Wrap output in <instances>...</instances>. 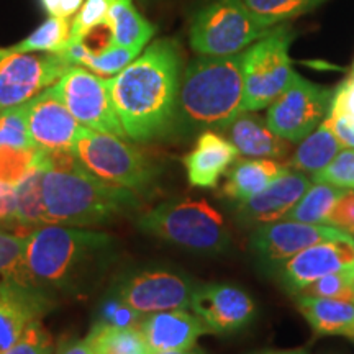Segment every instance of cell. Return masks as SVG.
<instances>
[{
	"instance_id": "obj_26",
	"label": "cell",
	"mask_w": 354,
	"mask_h": 354,
	"mask_svg": "<svg viewBox=\"0 0 354 354\" xmlns=\"http://www.w3.org/2000/svg\"><path fill=\"white\" fill-rule=\"evenodd\" d=\"M344 146L336 138L328 122H323L308 136L300 141L294 156L290 158V167L315 177L333 161Z\"/></svg>"
},
{
	"instance_id": "obj_37",
	"label": "cell",
	"mask_w": 354,
	"mask_h": 354,
	"mask_svg": "<svg viewBox=\"0 0 354 354\" xmlns=\"http://www.w3.org/2000/svg\"><path fill=\"white\" fill-rule=\"evenodd\" d=\"M35 149L0 148V180L15 185L33 166Z\"/></svg>"
},
{
	"instance_id": "obj_30",
	"label": "cell",
	"mask_w": 354,
	"mask_h": 354,
	"mask_svg": "<svg viewBox=\"0 0 354 354\" xmlns=\"http://www.w3.org/2000/svg\"><path fill=\"white\" fill-rule=\"evenodd\" d=\"M71 39V21L61 17H50L32 35L13 44L12 50L20 53H56L64 51Z\"/></svg>"
},
{
	"instance_id": "obj_31",
	"label": "cell",
	"mask_w": 354,
	"mask_h": 354,
	"mask_svg": "<svg viewBox=\"0 0 354 354\" xmlns=\"http://www.w3.org/2000/svg\"><path fill=\"white\" fill-rule=\"evenodd\" d=\"M323 2L326 0H245L248 8L271 28L313 10Z\"/></svg>"
},
{
	"instance_id": "obj_17",
	"label": "cell",
	"mask_w": 354,
	"mask_h": 354,
	"mask_svg": "<svg viewBox=\"0 0 354 354\" xmlns=\"http://www.w3.org/2000/svg\"><path fill=\"white\" fill-rule=\"evenodd\" d=\"M136 328L148 354L196 348L198 338L209 333L201 318L185 308L149 313L141 318Z\"/></svg>"
},
{
	"instance_id": "obj_35",
	"label": "cell",
	"mask_w": 354,
	"mask_h": 354,
	"mask_svg": "<svg viewBox=\"0 0 354 354\" xmlns=\"http://www.w3.org/2000/svg\"><path fill=\"white\" fill-rule=\"evenodd\" d=\"M312 179L313 183H326L336 187L354 190V149L343 148L333 161Z\"/></svg>"
},
{
	"instance_id": "obj_25",
	"label": "cell",
	"mask_w": 354,
	"mask_h": 354,
	"mask_svg": "<svg viewBox=\"0 0 354 354\" xmlns=\"http://www.w3.org/2000/svg\"><path fill=\"white\" fill-rule=\"evenodd\" d=\"M105 26L110 35V44L138 51H143L156 32L154 25L138 12L133 0H115Z\"/></svg>"
},
{
	"instance_id": "obj_7",
	"label": "cell",
	"mask_w": 354,
	"mask_h": 354,
	"mask_svg": "<svg viewBox=\"0 0 354 354\" xmlns=\"http://www.w3.org/2000/svg\"><path fill=\"white\" fill-rule=\"evenodd\" d=\"M271 30L245 0H210L194 15L189 39L198 56H230L248 50Z\"/></svg>"
},
{
	"instance_id": "obj_46",
	"label": "cell",
	"mask_w": 354,
	"mask_h": 354,
	"mask_svg": "<svg viewBox=\"0 0 354 354\" xmlns=\"http://www.w3.org/2000/svg\"><path fill=\"white\" fill-rule=\"evenodd\" d=\"M349 339H351V342H354V333L351 335V338H349Z\"/></svg>"
},
{
	"instance_id": "obj_13",
	"label": "cell",
	"mask_w": 354,
	"mask_h": 354,
	"mask_svg": "<svg viewBox=\"0 0 354 354\" xmlns=\"http://www.w3.org/2000/svg\"><path fill=\"white\" fill-rule=\"evenodd\" d=\"M330 240L354 241V238L330 225L277 220L256 228L250 238V246L264 261L279 264L317 243Z\"/></svg>"
},
{
	"instance_id": "obj_45",
	"label": "cell",
	"mask_w": 354,
	"mask_h": 354,
	"mask_svg": "<svg viewBox=\"0 0 354 354\" xmlns=\"http://www.w3.org/2000/svg\"><path fill=\"white\" fill-rule=\"evenodd\" d=\"M159 354H205V353L198 348H190V349H183V351H166Z\"/></svg>"
},
{
	"instance_id": "obj_9",
	"label": "cell",
	"mask_w": 354,
	"mask_h": 354,
	"mask_svg": "<svg viewBox=\"0 0 354 354\" xmlns=\"http://www.w3.org/2000/svg\"><path fill=\"white\" fill-rule=\"evenodd\" d=\"M335 88L320 86L294 71L284 91L271 102L266 115L269 128L290 143H300L328 118Z\"/></svg>"
},
{
	"instance_id": "obj_27",
	"label": "cell",
	"mask_w": 354,
	"mask_h": 354,
	"mask_svg": "<svg viewBox=\"0 0 354 354\" xmlns=\"http://www.w3.org/2000/svg\"><path fill=\"white\" fill-rule=\"evenodd\" d=\"M346 192V189L336 187V185L315 183L313 185H310L302 198L287 212L282 220L326 225V218H328L336 201Z\"/></svg>"
},
{
	"instance_id": "obj_34",
	"label": "cell",
	"mask_w": 354,
	"mask_h": 354,
	"mask_svg": "<svg viewBox=\"0 0 354 354\" xmlns=\"http://www.w3.org/2000/svg\"><path fill=\"white\" fill-rule=\"evenodd\" d=\"M115 0H86L79 8L77 17L71 24L69 43H81L97 26L107 24V17Z\"/></svg>"
},
{
	"instance_id": "obj_49",
	"label": "cell",
	"mask_w": 354,
	"mask_h": 354,
	"mask_svg": "<svg viewBox=\"0 0 354 354\" xmlns=\"http://www.w3.org/2000/svg\"><path fill=\"white\" fill-rule=\"evenodd\" d=\"M353 238H354V236H353Z\"/></svg>"
},
{
	"instance_id": "obj_15",
	"label": "cell",
	"mask_w": 354,
	"mask_h": 354,
	"mask_svg": "<svg viewBox=\"0 0 354 354\" xmlns=\"http://www.w3.org/2000/svg\"><path fill=\"white\" fill-rule=\"evenodd\" d=\"M26 122L35 148L50 153L71 151L81 123L73 117L57 95L55 84L25 102Z\"/></svg>"
},
{
	"instance_id": "obj_5",
	"label": "cell",
	"mask_w": 354,
	"mask_h": 354,
	"mask_svg": "<svg viewBox=\"0 0 354 354\" xmlns=\"http://www.w3.org/2000/svg\"><path fill=\"white\" fill-rule=\"evenodd\" d=\"M136 223L141 232L201 254H218L232 240L223 216L205 201L162 202Z\"/></svg>"
},
{
	"instance_id": "obj_40",
	"label": "cell",
	"mask_w": 354,
	"mask_h": 354,
	"mask_svg": "<svg viewBox=\"0 0 354 354\" xmlns=\"http://www.w3.org/2000/svg\"><path fill=\"white\" fill-rule=\"evenodd\" d=\"M15 214H17L15 185L0 180V228L10 230L13 233L28 236V234L21 232L20 225L17 223Z\"/></svg>"
},
{
	"instance_id": "obj_20",
	"label": "cell",
	"mask_w": 354,
	"mask_h": 354,
	"mask_svg": "<svg viewBox=\"0 0 354 354\" xmlns=\"http://www.w3.org/2000/svg\"><path fill=\"white\" fill-rule=\"evenodd\" d=\"M238 154L230 140L216 131L201 133L192 151L183 159L189 184L201 189H215L220 177L236 162Z\"/></svg>"
},
{
	"instance_id": "obj_24",
	"label": "cell",
	"mask_w": 354,
	"mask_h": 354,
	"mask_svg": "<svg viewBox=\"0 0 354 354\" xmlns=\"http://www.w3.org/2000/svg\"><path fill=\"white\" fill-rule=\"evenodd\" d=\"M48 165V151L38 149L35 151L33 166L26 171V174L15 184L17 197V223L21 230H28L30 233L35 228L46 225L41 197L43 172Z\"/></svg>"
},
{
	"instance_id": "obj_23",
	"label": "cell",
	"mask_w": 354,
	"mask_h": 354,
	"mask_svg": "<svg viewBox=\"0 0 354 354\" xmlns=\"http://www.w3.org/2000/svg\"><path fill=\"white\" fill-rule=\"evenodd\" d=\"M295 305L317 335L344 336L349 339L354 333V304L295 295Z\"/></svg>"
},
{
	"instance_id": "obj_18",
	"label": "cell",
	"mask_w": 354,
	"mask_h": 354,
	"mask_svg": "<svg viewBox=\"0 0 354 354\" xmlns=\"http://www.w3.org/2000/svg\"><path fill=\"white\" fill-rule=\"evenodd\" d=\"M310 185L312 183L302 172L287 169L256 196L238 203L236 218L246 227H261L282 220L302 198Z\"/></svg>"
},
{
	"instance_id": "obj_48",
	"label": "cell",
	"mask_w": 354,
	"mask_h": 354,
	"mask_svg": "<svg viewBox=\"0 0 354 354\" xmlns=\"http://www.w3.org/2000/svg\"><path fill=\"white\" fill-rule=\"evenodd\" d=\"M353 73H354V64H353Z\"/></svg>"
},
{
	"instance_id": "obj_2",
	"label": "cell",
	"mask_w": 354,
	"mask_h": 354,
	"mask_svg": "<svg viewBox=\"0 0 354 354\" xmlns=\"http://www.w3.org/2000/svg\"><path fill=\"white\" fill-rule=\"evenodd\" d=\"M117 259L112 234L48 223L26 236V266L33 284L55 302L94 290Z\"/></svg>"
},
{
	"instance_id": "obj_44",
	"label": "cell",
	"mask_w": 354,
	"mask_h": 354,
	"mask_svg": "<svg viewBox=\"0 0 354 354\" xmlns=\"http://www.w3.org/2000/svg\"><path fill=\"white\" fill-rule=\"evenodd\" d=\"M256 354H308V351L304 348H297V349H271V351H263Z\"/></svg>"
},
{
	"instance_id": "obj_6",
	"label": "cell",
	"mask_w": 354,
	"mask_h": 354,
	"mask_svg": "<svg viewBox=\"0 0 354 354\" xmlns=\"http://www.w3.org/2000/svg\"><path fill=\"white\" fill-rule=\"evenodd\" d=\"M73 156L92 174L110 184L145 192L158 177V167L122 136L82 127L74 141Z\"/></svg>"
},
{
	"instance_id": "obj_10",
	"label": "cell",
	"mask_w": 354,
	"mask_h": 354,
	"mask_svg": "<svg viewBox=\"0 0 354 354\" xmlns=\"http://www.w3.org/2000/svg\"><path fill=\"white\" fill-rule=\"evenodd\" d=\"M63 104L82 127L127 138L113 109L110 79L82 66H71L55 84Z\"/></svg>"
},
{
	"instance_id": "obj_21",
	"label": "cell",
	"mask_w": 354,
	"mask_h": 354,
	"mask_svg": "<svg viewBox=\"0 0 354 354\" xmlns=\"http://www.w3.org/2000/svg\"><path fill=\"white\" fill-rule=\"evenodd\" d=\"M228 140L246 158L284 159L290 154V141L276 135L266 118L253 112H243L227 128Z\"/></svg>"
},
{
	"instance_id": "obj_42",
	"label": "cell",
	"mask_w": 354,
	"mask_h": 354,
	"mask_svg": "<svg viewBox=\"0 0 354 354\" xmlns=\"http://www.w3.org/2000/svg\"><path fill=\"white\" fill-rule=\"evenodd\" d=\"M39 2L50 17L71 19L82 7L84 0H39Z\"/></svg>"
},
{
	"instance_id": "obj_11",
	"label": "cell",
	"mask_w": 354,
	"mask_h": 354,
	"mask_svg": "<svg viewBox=\"0 0 354 354\" xmlns=\"http://www.w3.org/2000/svg\"><path fill=\"white\" fill-rule=\"evenodd\" d=\"M71 64L56 53L0 48V110L25 104L59 81Z\"/></svg>"
},
{
	"instance_id": "obj_8",
	"label": "cell",
	"mask_w": 354,
	"mask_h": 354,
	"mask_svg": "<svg viewBox=\"0 0 354 354\" xmlns=\"http://www.w3.org/2000/svg\"><path fill=\"white\" fill-rule=\"evenodd\" d=\"M294 32L284 24L274 26L269 33L251 44L245 53V97L243 112L268 109L284 91L294 68L289 56Z\"/></svg>"
},
{
	"instance_id": "obj_14",
	"label": "cell",
	"mask_w": 354,
	"mask_h": 354,
	"mask_svg": "<svg viewBox=\"0 0 354 354\" xmlns=\"http://www.w3.org/2000/svg\"><path fill=\"white\" fill-rule=\"evenodd\" d=\"M189 308L203 322L209 333H236L253 322L256 304L240 287L232 284H197Z\"/></svg>"
},
{
	"instance_id": "obj_19",
	"label": "cell",
	"mask_w": 354,
	"mask_h": 354,
	"mask_svg": "<svg viewBox=\"0 0 354 354\" xmlns=\"http://www.w3.org/2000/svg\"><path fill=\"white\" fill-rule=\"evenodd\" d=\"M0 294L21 297L50 312L53 300L33 284L26 266V236L0 228Z\"/></svg>"
},
{
	"instance_id": "obj_33",
	"label": "cell",
	"mask_w": 354,
	"mask_h": 354,
	"mask_svg": "<svg viewBox=\"0 0 354 354\" xmlns=\"http://www.w3.org/2000/svg\"><path fill=\"white\" fill-rule=\"evenodd\" d=\"M0 148L35 149L26 122L25 104L0 110Z\"/></svg>"
},
{
	"instance_id": "obj_43",
	"label": "cell",
	"mask_w": 354,
	"mask_h": 354,
	"mask_svg": "<svg viewBox=\"0 0 354 354\" xmlns=\"http://www.w3.org/2000/svg\"><path fill=\"white\" fill-rule=\"evenodd\" d=\"M56 354H92L86 338H61L57 343Z\"/></svg>"
},
{
	"instance_id": "obj_16",
	"label": "cell",
	"mask_w": 354,
	"mask_h": 354,
	"mask_svg": "<svg viewBox=\"0 0 354 354\" xmlns=\"http://www.w3.org/2000/svg\"><path fill=\"white\" fill-rule=\"evenodd\" d=\"M277 266L279 282L289 294L295 295L323 276L354 266V241L317 243Z\"/></svg>"
},
{
	"instance_id": "obj_39",
	"label": "cell",
	"mask_w": 354,
	"mask_h": 354,
	"mask_svg": "<svg viewBox=\"0 0 354 354\" xmlns=\"http://www.w3.org/2000/svg\"><path fill=\"white\" fill-rule=\"evenodd\" d=\"M326 225L354 234V190H348L336 201L326 218Z\"/></svg>"
},
{
	"instance_id": "obj_29",
	"label": "cell",
	"mask_w": 354,
	"mask_h": 354,
	"mask_svg": "<svg viewBox=\"0 0 354 354\" xmlns=\"http://www.w3.org/2000/svg\"><path fill=\"white\" fill-rule=\"evenodd\" d=\"M44 313L37 305L15 295L0 294V354L19 339L33 320H41Z\"/></svg>"
},
{
	"instance_id": "obj_3",
	"label": "cell",
	"mask_w": 354,
	"mask_h": 354,
	"mask_svg": "<svg viewBox=\"0 0 354 354\" xmlns=\"http://www.w3.org/2000/svg\"><path fill=\"white\" fill-rule=\"evenodd\" d=\"M41 197L46 225L79 228L110 223L140 205L136 192L94 176L71 151H48Z\"/></svg>"
},
{
	"instance_id": "obj_12",
	"label": "cell",
	"mask_w": 354,
	"mask_h": 354,
	"mask_svg": "<svg viewBox=\"0 0 354 354\" xmlns=\"http://www.w3.org/2000/svg\"><path fill=\"white\" fill-rule=\"evenodd\" d=\"M197 284L169 269H138L122 274L112 286L113 295L140 315L189 308Z\"/></svg>"
},
{
	"instance_id": "obj_47",
	"label": "cell",
	"mask_w": 354,
	"mask_h": 354,
	"mask_svg": "<svg viewBox=\"0 0 354 354\" xmlns=\"http://www.w3.org/2000/svg\"><path fill=\"white\" fill-rule=\"evenodd\" d=\"M133 354H148V353H133Z\"/></svg>"
},
{
	"instance_id": "obj_38",
	"label": "cell",
	"mask_w": 354,
	"mask_h": 354,
	"mask_svg": "<svg viewBox=\"0 0 354 354\" xmlns=\"http://www.w3.org/2000/svg\"><path fill=\"white\" fill-rule=\"evenodd\" d=\"M145 315H140L138 312H135L131 307H128L127 304H123L117 295H113L112 292H109L107 297L99 307V317L95 322L107 323V325L113 326H136L141 322V318Z\"/></svg>"
},
{
	"instance_id": "obj_22",
	"label": "cell",
	"mask_w": 354,
	"mask_h": 354,
	"mask_svg": "<svg viewBox=\"0 0 354 354\" xmlns=\"http://www.w3.org/2000/svg\"><path fill=\"white\" fill-rule=\"evenodd\" d=\"M287 169L289 167L277 162L276 159H236V162L225 174L227 179L221 185L220 194L228 201L243 203L268 187Z\"/></svg>"
},
{
	"instance_id": "obj_4",
	"label": "cell",
	"mask_w": 354,
	"mask_h": 354,
	"mask_svg": "<svg viewBox=\"0 0 354 354\" xmlns=\"http://www.w3.org/2000/svg\"><path fill=\"white\" fill-rule=\"evenodd\" d=\"M245 51L198 56L184 69L172 127L179 135L227 130L243 113Z\"/></svg>"
},
{
	"instance_id": "obj_32",
	"label": "cell",
	"mask_w": 354,
	"mask_h": 354,
	"mask_svg": "<svg viewBox=\"0 0 354 354\" xmlns=\"http://www.w3.org/2000/svg\"><path fill=\"white\" fill-rule=\"evenodd\" d=\"M295 295L336 299L343 300V302L354 304V266L342 269V271L331 272L328 276H323L322 279H318V281L304 287V289Z\"/></svg>"
},
{
	"instance_id": "obj_28",
	"label": "cell",
	"mask_w": 354,
	"mask_h": 354,
	"mask_svg": "<svg viewBox=\"0 0 354 354\" xmlns=\"http://www.w3.org/2000/svg\"><path fill=\"white\" fill-rule=\"evenodd\" d=\"M92 354L146 353L143 338L136 326H113L95 322L86 336Z\"/></svg>"
},
{
	"instance_id": "obj_36",
	"label": "cell",
	"mask_w": 354,
	"mask_h": 354,
	"mask_svg": "<svg viewBox=\"0 0 354 354\" xmlns=\"http://www.w3.org/2000/svg\"><path fill=\"white\" fill-rule=\"evenodd\" d=\"M55 344L41 320H33L3 354H53Z\"/></svg>"
},
{
	"instance_id": "obj_1",
	"label": "cell",
	"mask_w": 354,
	"mask_h": 354,
	"mask_svg": "<svg viewBox=\"0 0 354 354\" xmlns=\"http://www.w3.org/2000/svg\"><path fill=\"white\" fill-rule=\"evenodd\" d=\"M183 79V53L172 39H158L110 77V95L127 138L149 141L171 130Z\"/></svg>"
},
{
	"instance_id": "obj_41",
	"label": "cell",
	"mask_w": 354,
	"mask_h": 354,
	"mask_svg": "<svg viewBox=\"0 0 354 354\" xmlns=\"http://www.w3.org/2000/svg\"><path fill=\"white\" fill-rule=\"evenodd\" d=\"M331 130L336 135V138L342 141L344 148L354 149V118L348 117V115L330 112L328 118H326Z\"/></svg>"
}]
</instances>
